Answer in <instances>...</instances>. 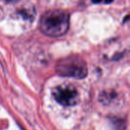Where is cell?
<instances>
[{"mask_svg": "<svg viewBox=\"0 0 130 130\" xmlns=\"http://www.w3.org/2000/svg\"><path fill=\"white\" fill-rule=\"evenodd\" d=\"M39 28L46 36L61 37L69 28V14L65 11L59 9L48 11L41 16Z\"/></svg>", "mask_w": 130, "mask_h": 130, "instance_id": "6da1fadb", "label": "cell"}, {"mask_svg": "<svg viewBox=\"0 0 130 130\" xmlns=\"http://www.w3.org/2000/svg\"><path fill=\"white\" fill-rule=\"evenodd\" d=\"M56 72L62 77L82 79L88 75V66L84 59L77 56H72L59 61Z\"/></svg>", "mask_w": 130, "mask_h": 130, "instance_id": "7a4b0ae2", "label": "cell"}, {"mask_svg": "<svg viewBox=\"0 0 130 130\" xmlns=\"http://www.w3.org/2000/svg\"><path fill=\"white\" fill-rule=\"evenodd\" d=\"M53 96L63 107H72L79 102L78 92L72 85H60L56 87L53 91Z\"/></svg>", "mask_w": 130, "mask_h": 130, "instance_id": "3957f363", "label": "cell"}, {"mask_svg": "<svg viewBox=\"0 0 130 130\" xmlns=\"http://www.w3.org/2000/svg\"><path fill=\"white\" fill-rule=\"evenodd\" d=\"M20 0H5V2H8V3H15V2H19Z\"/></svg>", "mask_w": 130, "mask_h": 130, "instance_id": "277c9868", "label": "cell"}, {"mask_svg": "<svg viewBox=\"0 0 130 130\" xmlns=\"http://www.w3.org/2000/svg\"><path fill=\"white\" fill-rule=\"evenodd\" d=\"M102 0H92V2H94V3H99V2H101Z\"/></svg>", "mask_w": 130, "mask_h": 130, "instance_id": "5b68a950", "label": "cell"}, {"mask_svg": "<svg viewBox=\"0 0 130 130\" xmlns=\"http://www.w3.org/2000/svg\"><path fill=\"white\" fill-rule=\"evenodd\" d=\"M113 2V0H107V1H106L107 3H110V2Z\"/></svg>", "mask_w": 130, "mask_h": 130, "instance_id": "8992f818", "label": "cell"}]
</instances>
